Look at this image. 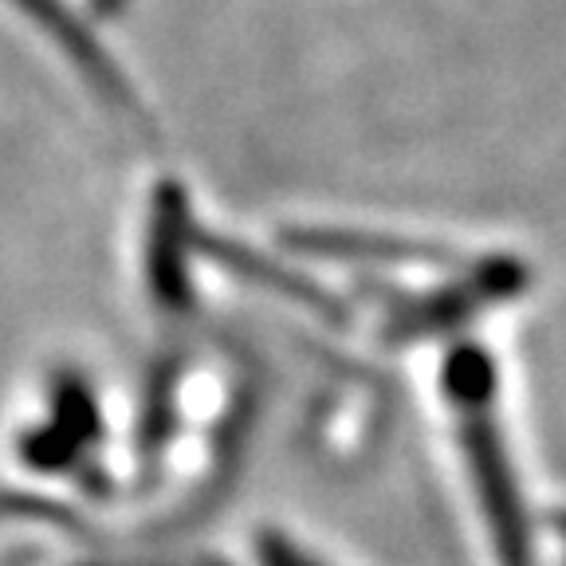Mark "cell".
<instances>
[{
	"instance_id": "6da1fadb",
	"label": "cell",
	"mask_w": 566,
	"mask_h": 566,
	"mask_svg": "<svg viewBox=\"0 0 566 566\" xmlns=\"http://www.w3.org/2000/svg\"><path fill=\"white\" fill-rule=\"evenodd\" d=\"M12 4H17L24 17H32L35 24L44 28L55 44H60L63 52L71 55V63H75V67H80L83 75H87V80L95 83V87L103 91L106 98H111V103L130 106V87H126L123 75L111 67V55H106L103 48L91 40L87 28L71 17L60 0H12Z\"/></svg>"
}]
</instances>
